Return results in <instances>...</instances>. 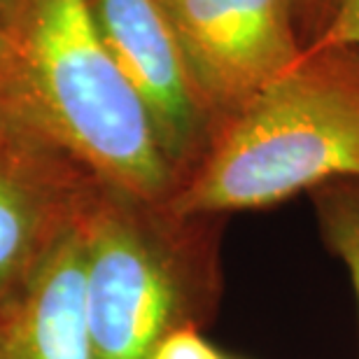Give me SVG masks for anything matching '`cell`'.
Instances as JSON below:
<instances>
[{"label":"cell","instance_id":"obj_1","mask_svg":"<svg viewBox=\"0 0 359 359\" xmlns=\"http://www.w3.org/2000/svg\"><path fill=\"white\" fill-rule=\"evenodd\" d=\"M0 100L100 182L152 203L175 196L177 177L87 0H24L0 70Z\"/></svg>","mask_w":359,"mask_h":359},{"label":"cell","instance_id":"obj_10","mask_svg":"<svg viewBox=\"0 0 359 359\" xmlns=\"http://www.w3.org/2000/svg\"><path fill=\"white\" fill-rule=\"evenodd\" d=\"M222 353L205 341L203 329L184 327L166 336L159 348L154 350L152 359H219Z\"/></svg>","mask_w":359,"mask_h":359},{"label":"cell","instance_id":"obj_6","mask_svg":"<svg viewBox=\"0 0 359 359\" xmlns=\"http://www.w3.org/2000/svg\"><path fill=\"white\" fill-rule=\"evenodd\" d=\"M87 5L105 49L138 93L180 189L205 159L217 126L166 12L159 0H87Z\"/></svg>","mask_w":359,"mask_h":359},{"label":"cell","instance_id":"obj_4","mask_svg":"<svg viewBox=\"0 0 359 359\" xmlns=\"http://www.w3.org/2000/svg\"><path fill=\"white\" fill-rule=\"evenodd\" d=\"M159 3L217 131L304 54L292 0Z\"/></svg>","mask_w":359,"mask_h":359},{"label":"cell","instance_id":"obj_3","mask_svg":"<svg viewBox=\"0 0 359 359\" xmlns=\"http://www.w3.org/2000/svg\"><path fill=\"white\" fill-rule=\"evenodd\" d=\"M224 224V215H182L96 184L80 222L91 359H152L177 329L210 325Z\"/></svg>","mask_w":359,"mask_h":359},{"label":"cell","instance_id":"obj_13","mask_svg":"<svg viewBox=\"0 0 359 359\" xmlns=\"http://www.w3.org/2000/svg\"><path fill=\"white\" fill-rule=\"evenodd\" d=\"M219 359H231V357H226V355H222V357H219Z\"/></svg>","mask_w":359,"mask_h":359},{"label":"cell","instance_id":"obj_9","mask_svg":"<svg viewBox=\"0 0 359 359\" xmlns=\"http://www.w3.org/2000/svg\"><path fill=\"white\" fill-rule=\"evenodd\" d=\"M339 5L341 0H292L294 24L304 49L320 40V35L332 24Z\"/></svg>","mask_w":359,"mask_h":359},{"label":"cell","instance_id":"obj_12","mask_svg":"<svg viewBox=\"0 0 359 359\" xmlns=\"http://www.w3.org/2000/svg\"><path fill=\"white\" fill-rule=\"evenodd\" d=\"M21 5H24V0H0V70L5 66L7 54H10V42Z\"/></svg>","mask_w":359,"mask_h":359},{"label":"cell","instance_id":"obj_11","mask_svg":"<svg viewBox=\"0 0 359 359\" xmlns=\"http://www.w3.org/2000/svg\"><path fill=\"white\" fill-rule=\"evenodd\" d=\"M322 45H357L359 47V0H341L332 24L311 47Z\"/></svg>","mask_w":359,"mask_h":359},{"label":"cell","instance_id":"obj_8","mask_svg":"<svg viewBox=\"0 0 359 359\" xmlns=\"http://www.w3.org/2000/svg\"><path fill=\"white\" fill-rule=\"evenodd\" d=\"M325 248L346 266L359 311V180H334L308 191Z\"/></svg>","mask_w":359,"mask_h":359},{"label":"cell","instance_id":"obj_5","mask_svg":"<svg viewBox=\"0 0 359 359\" xmlns=\"http://www.w3.org/2000/svg\"><path fill=\"white\" fill-rule=\"evenodd\" d=\"M100 180L0 100V301L80 224Z\"/></svg>","mask_w":359,"mask_h":359},{"label":"cell","instance_id":"obj_2","mask_svg":"<svg viewBox=\"0 0 359 359\" xmlns=\"http://www.w3.org/2000/svg\"><path fill=\"white\" fill-rule=\"evenodd\" d=\"M359 180V47H308L233 114L168 201L182 215L264 210Z\"/></svg>","mask_w":359,"mask_h":359},{"label":"cell","instance_id":"obj_7","mask_svg":"<svg viewBox=\"0 0 359 359\" xmlns=\"http://www.w3.org/2000/svg\"><path fill=\"white\" fill-rule=\"evenodd\" d=\"M0 359H91L80 224L0 301Z\"/></svg>","mask_w":359,"mask_h":359}]
</instances>
